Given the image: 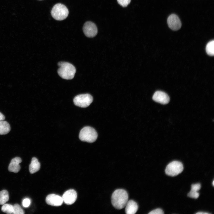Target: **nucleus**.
Masks as SVG:
<instances>
[{
  "mask_svg": "<svg viewBox=\"0 0 214 214\" xmlns=\"http://www.w3.org/2000/svg\"><path fill=\"white\" fill-rule=\"evenodd\" d=\"M127 192L123 189H117L113 193L111 197V203L116 209H121L125 207L128 200Z\"/></svg>",
  "mask_w": 214,
  "mask_h": 214,
  "instance_id": "nucleus-1",
  "label": "nucleus"
},
{
  "mask_svg": "<svg viewBox=\"0 0 214 214\" xmlns=\"http://www.w3.org/2000/svg\"><path fill=\"white\" fill-rule=\"evenodd\" d=\"M59 68L58 70L59 75L62 78L67 80L73 79L76 72L75 67L67 62H60L58 63Z\"/></svg>",
  "mask_w": 214,
  "mask_h": 214,
  "instance_id": "nucleus-2",
  "label": "nucleus"
},
{
  "mask_svg": "<svg viewBox=\"0 0 214 214\" xmlns=\"http://www.w3.org/2000/svg\"><path fill=\"white\" fill-rule=\"evenodd\" d=\"M97 134L93 128L86 126L83 128L80 131L79 134V138L83 141L93 143L97 139Z\"/></svg>",
  "mask_w": 214,
  "mask_h": 214,
  "instance_id": "nucleus-3",
  "label": "nucleus"
},
{
  "mask_svg": "<svg viewBox=\"0 0 214 214\" xmlns=\"http://www.w3.org/2000/svg\"><path fill=\"white\" fill-rule=\"evenodd\" d=\"M51 13L54 19L61 21L65 19L67 17L69 11L65 5L60 3H58L54 6L51 11Z\"/></svg>",
  "mask_w": 214,
  "mask_h": 214,
  "instance_id": "nucleus-4",
  "label": "nucleus"
},
{
  "mask_svg": "<svg viewBox=\"0 0 214 214\" xmlns=\"http://www.w3.org/2000/svg\"><path fill=\"white\" fill-rule=\"evenodd\" d=\"M183 169V166L181 162L177 161H174L167 165L165 172L168 175L175 176L181 173Z\"/></svg>",
  "mask_w": 214,
  "mask_h": 214,
  "instance_id": "nucleus-5",
  "label": "nucleus"
},
{
  "mask_svg": "<svg viewBox=\"0 0 214 214\" xmlns=\"http://www.w3.org/2000/svg\"><path fill=\"white\" fill-rule=\"evenodd\" d=\"M93 100L92 97L89 94L79 95L73 99L74 104L82 108L87 107Z\"/></svg>",
  "mask_w": 214,
  "mask_h": 214,
  "instance_id": "nucleus-6",
  "label": "nucleus"
},
{
  "mask_svg": "<svg viewBox=\"0 0 214 214\" xmlns=\"http://www.w3.org/2000/svg\"><path fill=\"white\" fill-rule=\"evenodd\" d=\"M83 31L85 35L89 37H95L97 32L96 25L91 21H87L85 23L83 27Z\"/></svg>",
  "mask_w": 214,
  "mask_h": 214,
  "instance_id": "nucleus-7",
  "label": "nucleus"
},
{
  "mask_svg": "<svg viewBox=\"0 0 214 214\" xmlns=\"http://www.w3.org/2000/svg\"><path fill=\"white\" fill-rule=\"evenodd\" d=\"M167 21L169 27L173 30H177L181 27V23L180 18L175 14L170 15L167 18Z\"/></svg>",
  "mask_w": 214,
  "mask_h": 214,
  "instance_id": "nucleus-8",
  "label": "nucleus"
},
{
  "mask_svg": "<svg viewBox=\"0 0 214 214\" xmlns=\"http://www.w3.org/2000/svg\"><path fill=\"white\" fill-rule=\"evenodd\" d=\"M77 193L73 189H70L65 191L62 197L63 202L67 204L71 205L76 200Z\"/></svg>",
  "mask_w": 214,
  "mask_h": 214,
  "instance_id": "nucleus-9",
  "label": "nucleus"
},
{
  "mask_svg": "<svg viewBox=\"0 0 214 214\" xmlns=\"http://www.w3.org/2000/svg\"><path fill=\"white\" fill-rule=\"evenodd\" d=\"M152 99L154 101L163 104L168 103L170 100L168 95L165 92L160 91H157L154 93Z\"/></svg>",
  "mask_w": 214,
  "mask_h": 214,
  "instance_id": "nucleus-10",
  "label": "nucleus"
},
{
  "mask_svg": "<svg viewBox=\"0 0 214 214\" xmlns=\"http://www.w3.org/2000/svg\"><path fill=\"white\" fill-rule=\"evenodd\" d=\"M45 201L48 205L54 206H61L63 202L62 197L54 194L48 195Z\"/></svg>",
  "mask_w": 214,
  "mask_h": 214,
  "instance_id": "nucleus-11",
  "label": "nucleus"
},
{
  "mask_svg": "<svg viewBox=\"0 0 214 214\" xmlns=\"http://www.w3.org/2000/svg\"><path fill=\"white\" fill-rule=\"evenodd\" d=\"M21 162V159L20 157H16L12 159L8 166L9 171L15 173L18 172L21 169L19 163Z\"/></svg>",
  "mask_w": 214,
  "mask_h": 214,
  "instance_id": "nucleus-12",
  "label": "nucleus"
},
{
  "mask_svg": "<svg viewBox=\"0 0 214 214\" xmlns=\"http://www.w3.org/2000/svg\"><path fill=\"white\" fill-rule=\"evenodd\" d=\"M125 207V212L127 214H135L138 208L137 203L132 200L128 201Z\"/></svg>",
  "mask_w": 214,
  "mask_h": 214,
  "instance_id": "nucleus-13",
  "label": "nucleus"
},
{
  "mask_svg": "<svg viewBox=\"0 0 214 214\" xmlns=\"http://www.w3.org/2000/svg\"><path fill=\"white\" fill-rule=\"evenodd\" d=\"M201 185L199 183L192 185L191 189L188 194V196L191 198L197 199L199 196V193L197 191L201 188Z\"/></svg>",
  "mask_w": 214,
  "mask_h": 214,
  "instance_id": "nucleus-14",
  "label": "nucleus"
},
{
  "mask_svg": "<svg viewBox=\"0 0 214 214\" xmlns=\"http://www.w3.org/2000/svg\"><path fill=\"white\" fill-rule=\"evenodd\" d=\"M40 163L35 157L32 158L29 166V171L31 174H34L39 170L40 168Z\"/></svg>",
  "mask_w": 214,
  "mask_h": 214,
  "instance_id": "nucleus-15",
  "label": "nucleus"
},
{
  "mask_svg": "<svg viewBox=\"0 0 214 214\" xmlns=\"http://www.w3.org/2000/svg\"><path fill=\"white\" fill-rule=\"evenodd\" d=\"M10 130V127L9 123L5 121H0V135H5Z\"/></svg>",
  "mask_w": 214,
  "mask_h": 214,
  "instance_id": "nucleus-16",
  "label": "nucleus"
},
{
  "mask_svg": "<svg viewBox=\"0 0 214 214\" xmlns=\"http://www.w3.org/2000/svg\"><path fill=\"white\" fill-rule=\"evenodd\" d=\"M9 199V193L7 190H4L0 192V205L5 204Z\"/></svg>",
  "mask_w": 214,
  "mask_h": 214,
  "instance_id": "nucleus-17",
  "label": "nucleus"
},
{
  "mask_svg": "<svg viewBox=\"0 0 214 214\" xmlns=\"http://www.w3.org/2000/svg\"><path fill=\"white\" fill-rule=\"evenodd\" d=\"M206 51L207 54L210 56L214 55V41L211 40L209 42L206 47Z\"/></svg>",
  "mask_w": 214,
  "mask_h": 214,
  "instance_id": "nucleus-18",
  "label": "nucleus"
},
{
  "mask_svg": "<svg viewBox=\"0 0 214 214\" xmlns=\"http://www.w3.org/2000/svg\"><path fill=\"white\" fill-rule=\"evenodd\" d=\"M1 210L3 212L7 214H13V206L12 204H7L3 205L1 208Z\"/></svg>",
  "mask_w": 214,
  "mask_h": 214,
  "instance_id": "nucleus-19",
  "label": "nucleus"
},
{
  "mask_svg": "<svg viewBox=\"0 0 214 214\" xmlns=\"http://www.w3.org/2000/svg\"><path fill=\"white\" fill-rule=\"evenodd\" d=\"M14 214H24L25 213L24 210L18 204H15L13 205Z\"/></svg>",
  "mask_w": 214,
  "mask_h": 214,
  "instance_id": "nucleus-20",
  "label": "nucleus"
},
{
  "mask_svg": "<svg viewBox=\"0 0 214 214\" xmlns=\"http://www.w3.org/2000/svg\"><path fill=\"white\" fill-rule=\"evenodd\" d=\"M118 3L123 7H126L130 3L131 0H117Z\"/></svg>",
  "mask_w": 214,
  "mask_h": 214,
  "instance_id": "nucleus-21",
  "label": "nucleus"
},
{
  "mask_svg": "<svg viewBox=\"0 0 214 214\" xmlns=\"http://www.w3.org/2000/svg\"><path fill=\"white\" fill-rule=\"evenodd\" d=\"M163 211L160 208H157L153 210L149 213V214H163Z\"/></svg>",
  "mask_w": 214,
  "mask_h": 214,
  "instance_id": "nucleus-22",
  "label": "nucleus"
},
{
  "mask_svg": "<svg viewBox=\"0 0 214 214\" xmlns=\"http://www.w3.org/2000/svg\"><path fill=\"white\" fill-rule=\"evenodd\" d=\"M31 203L30 200L28 198L24 199L23 201V207H28Z\"/></svg>",
  "mask_w": 214,
  "mask_h": 214,
  "instance_id": "nucleus-23",
  "label": "nucleus"
},
{
  "mask_svg": "<svg viewBox=\"0 0 214 214\" xmlns=\"http://www.w3.org/2000/svg\"><path fill=\"white\" fill-rule=\"evenodd\" d=\"M5 119L4 115L0 112V121L4 120Z\"/></svg>",
  "mask_w": 214,
  "mask_h": 214,
  "instance_id": "nucleus-24",
  "label": "nucleus"
},
{
  "mask_svg": "<svg viewBox=\"0 0 214 214\" xmlns=\"http://www.w3.org/2000/svg\"><path fill=\"white\" fill-rule=\"evenodd\" d=\"M196 214H208L209 213L206 212H199L197 213Z\"/></svg>",
  "mask_w": 214,
  "mask_h": 214,
  "instance_id": "nucleus-25",
  "label": "nucleus"
},
{
  "mask_svg": "<svg viewBox=\"0 0 214 214\" xmlns=\"http://www.w3.org/2000/svg\"><path fill=\"white\" fill-rule=\"evenodd\" d=\"M213 186H214V180L213 181Z\"/></svg>",
  "mask_w": 214,
  "mask_h": 214,
  "instance_id": "nucleus-26",
  "label": "nucleus"
}]
</instances>
